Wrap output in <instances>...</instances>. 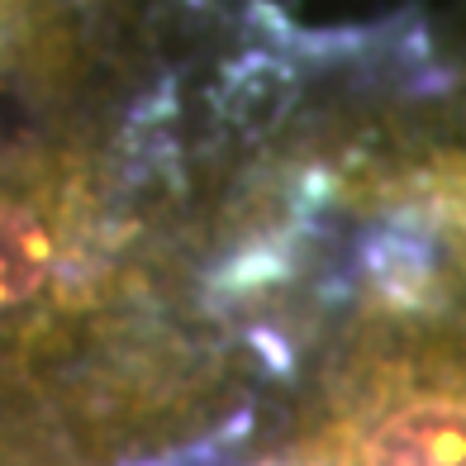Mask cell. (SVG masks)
I'll return each mask as SVG.
<instances>
[{
	"label": "cell",
	"instance_id": "cell-4",
	"mask_svg": "<svg viewBox=\"0 0 466 466\" xmlns=\"http://www.w3.org/2000/svg\"><path fill=\"white\" fill-rule=\"evenodd\" d=\"M115 0H0V91L72 96L91 81Z\"/></svg>",
	"mask_w": 466,
	"mask_h": 466
},
{
	"label": "cell",
	"instance_id": "cell-3",
	"mask_svg": "<svg viewBox=\"0 0 466 466\" xmlns=\"http://www.w3.org/2000/svg\"><path fill=\"white\" fill-rule=\"evenodd\" d=\"M338 190L367 215L410 224L438 258H448V277L466 290V138L357 143L338 167Z\"/></svg>",
	"mask_w": 466,
	"mask_h": 466
},
{
	"label": "cell",
	"instance_id": "cell-1",
	"mask_svg": "<svg viewBox=\"0 0 466 466\" xmlns=\"http://www.w3.org/2000/svg\"><path fill=\"white\" fill-rule=\"evenodd\" d=\"M233 390L190 228L100 129H0V466L167 448Z\"/></svg>",
	"mask_w": 466,
	"mask_h": 466
},
{
	"label": "cell",
	"instance_id": "cell-2",
	"mask_svg": "<svg viewBox=\"0 0 466 466\" xmlns=\"http://www.w3.org/2000/svg\"><path fill=\"white\" fill-rule=\"evenodd\" d=\"M248 466H466V290L419 267L357 295Z\"/></svg>",
	"mask_w": 466,
	"mask_h": 466
}]
</instances>
